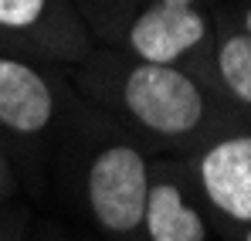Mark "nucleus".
<instances>
[{
  "label": "nucleus",
  "mask_w": 251,
  "mask_h": 241,
  "mask_svg": "<svg viewBox=\"0 0 251 241\" xmlns=\"http://www.w3.org/2000/svg\"><path fill=\"white\" fill-rule=\"evenodd\" d=\"M126 109L160 136H183L204 119V95L170 65H136L123 85Z\"/></svg>",
  "instance_id": "1"
},
{
  "label": "nucleus",
  "mask_w": 251,
  "mask_h": 241,
  "mask_svg": "<svg viewBox=\"0 0 251 241\" xmlns=\"http://www.w3.org/2000/svg\"><path fill=\"white\" fill-rule=\"evenodd\" d=\"M150 194V170L139 150L132 146H109L102 150L88 170V204L102 228L109 231H132L143 224Z\"/></svg>",
  "instance_id": "2"
},
{
  "label": "nucleus",
  "mask_w": 251,
  "mask_h": 241,
  "mask_svg": "<svg viewBox=\"0 0 251 241\" xmlns=\"http://www.w3.org/2000/svg\"><path fill=\"white\" fill-rule=\"evenodd\" d=\"M207 38V21L183 3L156 0L129 27V48L146 65H173Z\"/></svg>",
  "instance_id": "3"
},
{
  "label": "nucleus",
  "mask_w": 251,
  "mask_h": 241,
  "mask_svg": "<svg viewBox=\"0 0 251 241\" xmlns=\"http://www.w3.org/2000/svg\"><path fill=\"white\" fill-rule=\"evenodd\" d=\"M201 184L217 211L251 224V136L214 143L201 157Z\"/></svg>",
  "instance_id": "4"
},
{
  "label": "nucleus",
  "mask_w": 251,
  "mask_h": 241,
  "mask_svg": "<svg viewBox=\"0 0 251 241\" xmlns=\"http://www.w3.org/2000/svg\"><path fill=\"white\" fill-rule=\"evenodd\" d=\"M54 116V95L21 58H0V126L17 136H38Z\"/></svg>",
  "instance_id": "5"
},
{
  "label": "nucleus",
  "mask_w": 251,
  "mask_h": 241,
  "mask_svg": "<svg viewBox=\"0 0 251 241\" xmlns=\"http://www.w3.org/2000/svg\"><path fill=\"white\" fill-rule=\"evenodd\" d=\"M143 224L150 241H204L201 214L183 201L173 184H153L146 194Z\"/></svg>",
  "instance_id": "6"
},
{
  "label": "nucleus",
  "mask_w": 251,
  "mask_h": 241,
  "mask_svg": "<svg viewBox=\"0 0 251 241\" xmlns=\"http://www.w3.org/2000/svg\"><path fill=\"white\" fill-rule=\"evenodd\" d=\"M217 68H221V79L227 85V92L251 106V38L248 34H234L221 44L217 51Z\"/></svg>",
  "instance_id": "7"
},
{
  "label": "nucleus",
  "mask_w": 251,
  "mask_h": 241,
  "mask_svg": "<svg viewBox=\"0 0 251 241\" xmlns=\"http://www.w3.org/2000/svg\"><path fill=\"white\" fill-rule=\"evenodd\" d=\"M48 14V0H0V31L21 34L38 27Z\"/></svg>",
  "instance_id": "8"
},
{
  "label": "nucleus",
  "mask_w": 251,
  "mask_h": 241,
  "mask_svg": "<svg viewBox=\"0 0 251 241\" xmlns=\"http://www.w3.org/2000/svg\"><path fill=\"white\" fill-rule=\"evenodd\" d=\"M245 34H248V38H251V10H248V14H245Z\"/></svg>",
  "instance_id": "9"
},
{
  "label": "nucleus",
  "mask_w": 251,
  "mask_h": 241,
  "mask_svg": "<svg viewBox=\"0 0 251 241\" xmlns=\"http://www.w3.org/2000/svg\"><path fill=\"white\" fill-rule=\"evenodd\" d=\"M163 3H183V7H194V0H163Z\"/></svg>",
  "instance_id": "10"
},
{
  "label": "nucleus",
  "mask_w": 251,
  "mask_h": 241,
  "mask_svg": "<svg viewBox=\"0 0 251 241\" xmlns=\"http://www.w3.org/2000/svg\"><path fill=\"white\" fill-rule=\"evenodd\" d=\"M0 173H3V160H0Z\"/></svg>",
  "instance_id": "11"
},
{
  "label": "nucleus",
  "mask_w": 251,
  "mask_h": 241,
  "mask_svg": "<svg viewBox=\"0 0 251 241\" xmlns=\"http://www.w3.org/2000/svg\"><path fill=\"white\" fill-rule=\"evenodd\" d=\"M245 241H251V231H248V238H245Z\"/></svg>",
  "instance_id": "12"
}]
</instances>
